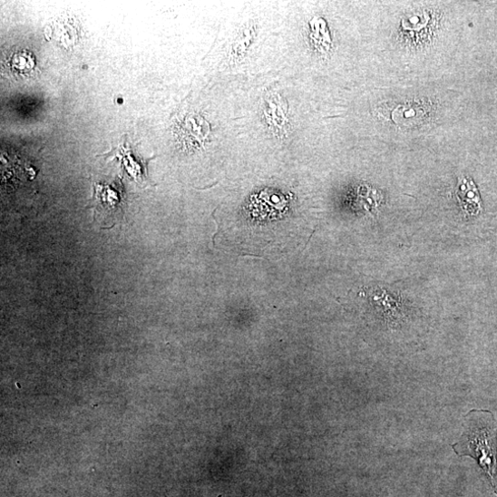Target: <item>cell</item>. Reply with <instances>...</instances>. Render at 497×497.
Listing matches in <instances>:
<instances>
[{
  "label": "cell",
  "instance_id": "6da1fadb",
  "mask_svg": "<svg viewBox=\"0 0 497 497\" xmlns=\"http://www.w3.org/2000/svg\"><path fill=\"white\" fill-rule=\"evenodd\" d=\"M464 419L462 437L452 448L459 457L476 461L497 495V425L493 414L472 410Z\"/></svg>",
  "mask_w": 497,
  "mask_h": 497
},
{
  "label": "cell",
  "instance_id": "3957f363",
  "mask_svg": "<svg viewBox=\"0 0 497 497\" xmlns=\"http://www.w3.org/2000/svg\"><path fill=\"white\" fill-rule=\"evenodd\" d=\"M93 200L97 205V210H104V212L114 213L121 205V197L119 191L115 190L112 186L102 184H93Z\"/></svg>",
  "mask_w": 497,
  "mask_h": 497
},
{
  "label": "cell",
  "instance_id": "5b68a950",
  "mask_svg": "<svg viewBox=\"0 0 497 497\" xmlns=\"http://www.w3.org/2000/svg\"><path fill=\"white\" fill-rule=\"evenodd\" d=\"M423 116V114H420V111H416L414 108H407L404 106H401V108L396 109L395 112V120L397 122L401 118L404 121L408 119H412L414 121V119L420 120V118Z\"/></svg>",
  "mask_w": 497,
  "mask_h": 497
},
{
  "label": "cell",
  "instance_id": "277c9868",
  "mask_svg": "<svg viewBox=\"0 0 497 497\" xmlns=\"http://www.w3.org/2000/svg\"><path fill=\"white\" fill-rule=\"evenodd\" d=\"M10 66L14 73L24 74L34 68L33 54L27 51H20L13 54Z\"/></svg>",
  "mask_w": 497,
  "mask_h": 497
},
{
  "label": "cell",
  "instance_id": "7a4b0ae2",
  "mask_svg": "<svg viewBox=\"0 0 497 497\" xmlns=\"http://www.w3.org/2000/svg\"><path fill=\"white\" fill-rule=\"evenodd\" d=\"M457 198L465 213L474 216L481 211L480 196L472 180L463 178L459 181Z\"/></svg>",
  "mask_w": 497,
  "mask_h": 497
}]
</instances>
